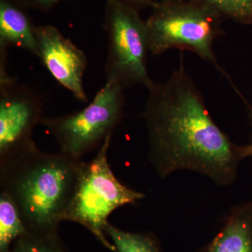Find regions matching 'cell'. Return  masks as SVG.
Listing matches in <instances>:
<instances>
[{"instance_id":"2e32d148","label":"cell","mask_w":252,"mask_h":252,"mask_svg":"<svg viewBox=\"0 0 252 252\" xmlns=\"http://www.w3.org/2000/svg\"><path fill=\"white\" fill-rule=\"evenodd\" d=\"M116 1H121L124 4L130 5L133 6L134 8L140 11V9L144 8L149 7V6H153L154 0H116Z\"/></svg>"},{"instance_id":"7c38bea8","label":"cell","mask_w":252,"mask_h":252,"mask_svg":"<svg viewBox=\"0 0 252 252\" xmlns=\"http://www.w3.org/2000/svg\"><path fill=\"white\" fill-rule=\"evenodd\" d=\"M117 252H162L160 241L149 233H132L109 224L105 228Z\"/></svg>"},{"instance_id":"4fadbf2b","label":"cell","mask_w":252,"mask_h":252,"mask_svg":"<svg viewBox=\"0 0 252 252\" xmlns=\"http://www.w3.org/2000/svg\"><path fill=\"white\" fill-rule=\"evenodd\" d=\"M222 15L236 22L252 25V0H202Z\"/></svg>"},{"instance_id":"ba28073f","label":"cell","mask_w":252,"mask_h":252,"mask_svg":"<svg viewBox=\"0 0 252 252\" xmlns=\"http://www.w3.org/2000/svg\"><path fill=\"white\" fill-rule=\"evenodd\" d=\"M38 56L51 75L81 102L88 100L84 76L88 61L84 51L54 26H34Z\"/></svg>"},{"instance_id":"d6986e66","label":"cell","mask_w":252,"mask_h":252,"mask_svg":"<svg viewBox=\"0 0 252 252\" xmlns=\"http://www.w3.org/2000/svg\"><path fill=\"white\" fill-rule=\"evenodd\" d=\"M159 1H168V0H159Z\"/></svg>"},{"instance_id":"7a4b0ae2","label":"cell","mask_w":252,"mask_h":252,"mask_svg":"<svg viewBox=\"0 0 252 252\" xmlns=\"http://www.w3.org/2000/svg\"><path fill=\"white\" fill-rule=\"evenodd\" d=\"M0 162L1 191L12 199L28 233H56L84 162L41 152L33 141Z\"/></svg>"},{"instance_id":"e0dca14e","label":"cell","mask_w":252,"mask_h":252,"mask_svg":"<svg viewBox=\"0 0 252 252\" xmlns=\"http://www.w3.org/2000/svg\"><path fill=\"white\" fill-rule=\"evenodd\" d=\"M11 252H30L28 250L27 243L24 236L16 240L14 248L11 249Z\"/></svg>"},{"instance_id":"52a82bcc","label":"cell","mask_w":252,"mask_h":252,"mask_svg":"<svg viewBox=\"0 0 252 252\" xmlns=\"http://www.w3.org/2000/svg\"><path fill=\"white\" fill-rule=\"evenodd\" d=\"M6 55L0 54V159L32 142L33 129L43 119L42 99L8 74Z\"/></svg>"},{"instance_id":"8fae6325","label":"cell","mask_w":252,"mask_h":252,"mask_svg":"<svg viewBox=\"0 0 252 252\" xmlns=\"http://www.w3.org/2000/svg\"><path fill=\"white\" fill-rule=\"evenodd\" d=\"M28 233L17 207L7 193L0 194V252H11L14 241Z\"/></svg>"},{"instance_id":"8992f818","label":"cell","mask_w":252,"mask_h":252,"mask_svg":"<svg viewBox=\"0 0 252 252\" xmlns=\"http://www.w3.org/2000/svg\"><path fill=\"white\" fill-rule=\"evenodd\" d=\"M104 27L109 39L107 79L125 88L142 85L148 89L154 82L147 67L150 52L148 30L138 10L121 1L107 0Z\"/></svg>"},{"instance_id":"3957f363","label":"cell","mask_w":252,"mask_h":252,"mask_svg":"<svg viewBox=\"0 0 252 252\" xmlns=\"http://www.w3.org/2000/svg\"><path fill=\"white\" fill-rule=\"evenodd\" d=\"M223 18L202 0L155 1L146 21L150 52L157 56L172 49L191 51L231 82L213 51L214 41L224 33Z\"/></svg>"},{"instance_id":"5bb4252c","label":"cell","mask_w":252,"mask_h":252,"mask_svg":"<svg viewBox=\"0 0 252 252\" xmlns=\"http://www.w3.org/2000/svg\"><path fill=\"white\" fill-rule=\"evenodd\" d=\"M56 233L24 235L30 252H64Z\"/></svg>"},{"instance_id":"9c48e42d","label":"cell","mask_w":252,"mask_h":252,"mask_svg":"<svg viewBox=\"0 0 252 252\" xmlns=\"http://www.w3.org/2000/svg\"><path fill=\"white\" fill-rule=\"evenodd\" d=\"M195 252H252V202L233 207L216 235Z\"/></svg>"},{"instance_id":"ac0fdd59","label":"cell","mask_w":252,"mask_h":252,"mask_svg":"<svg viewBox=\"0 0 252 252\" xmlns=\"http://www.w3.org/2000/svg\"><path fill=\"white\" fill-rule=\"evenodd\" d=\"M250 114H251V118H252V107H250ZM250 144H251V146L252 147V143Z\"/></svg>"},{"instance_id":"277c9868","label":"cell","mask_w":252,"mask_h":252,"mask_svg":"<svg viewBox=\"0 0 252 252\" xmlns=\"http://www.w3.org/2000/svg\"><path fill=\"white\" fill-rule=\"evenodd\" d=\"M112 137H106L94 159L84 162L63 220L83 225L105 248L116 252L106 238L109 217L119 207L142 200L145 195L126 187L113 173L107 158Z\"/></svg>"},{"instance_id":"6da1fadb","label":"cell","mask_w":252,"mask_h":252,"mask_svg":"<svg viewBox=\"0 0 252 252\" xmlns=\"http://www.w3.org/2000/svg\"><path fill=\"white\" fill-rule=\"evenodd\" d=\"M143 117L148 160L162 180L180 170L201 174L217 185L236 180L240 162L252 157L251 144L238 145L214 122L200 91L180 67L166 81L153 82Z\"/></svg>"},{"instance_id":"30bf717a","label":"cell","mask_w":252,"mask_h":252,"mask_svg":"<svg viewBox=\"0 0 252 252\" xmlns=\"http://www.w3.org/2000/svg\"><path fill=\"white\" fill-rule=\"evenodd\" d=\"M9 47L38 56L34 26L18 0H0V49Z\"/></svg>"},{"instance_id":"5b68a950","label":"cell","mask_w":252,"mask_h":252,"mask_svg":"<svg viewBox=\"0 0 252 252\" xmlns=\"http://www.w3.org/2000/svg\"><path fill=\"white\" fill-rule=\"evenodd\" d=\"M125 89L117 81L107 79L85 108L67 115L43 117L40 124L54 136L62 153L81 159L101 146L120 124L125 105Z\"/></svg>"},{"instance_id":"9a60e30c","label":"cell","mask_w":252,"mask_h":252,"mask_svg":"<svg viewBox=\"0 0 252 252\" xmlns=\"http://www.w3.org/2000/svg\"><path fill=\"white\" fill-rule=\"evenodd\" d=\"M24 6H30L41 11H48L62 0H18Z\"/></svg>"}]
</instances>
